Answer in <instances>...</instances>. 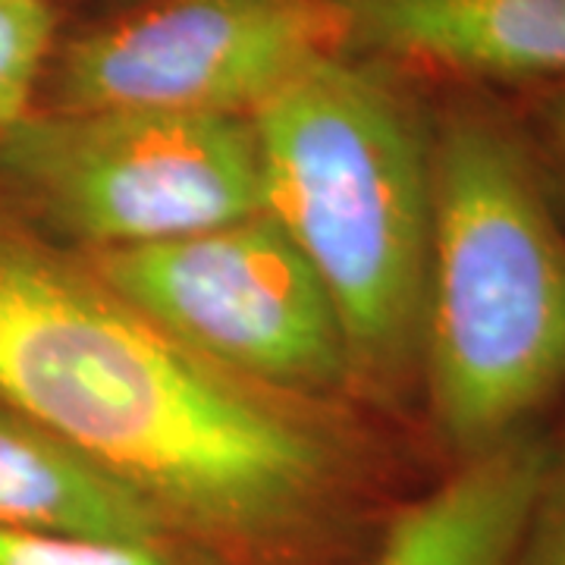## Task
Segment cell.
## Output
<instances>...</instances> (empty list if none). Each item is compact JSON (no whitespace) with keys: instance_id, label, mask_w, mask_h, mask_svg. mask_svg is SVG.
<instances>
[{"instance_id":"cell-1","label":"cell","mask_w":565,"mask_h":565,"mask_svg":"<svg viewBox=\"0 0 565 565\" xmlns=\"http://www.w3.org/2000/svg\"><path fill=\"white\" fill-rule=\"evenodd\" d=\"M0 408L76 446L221 565L308 550L352 481L345 446L305 399L202 359L7 211Z\"/></svg>"},{"instance_id":"cell-2","label":"cell","mask_w":565,"mask_h":565,"mask_svg":"<svg viewBox=\"0 0 565 565\" xmlns=\"http://www.w3.org/2000/svg\"><path fill=\"white\" fill-rule=\"evenodd\" d=\"M422 377L459 462L525 434L565 386V226L525 136L481 102L430 129Z\"/></svg>"},{"instance_id":"cell-3","label":"cell","mask_w":565,"mask_h":565,"mask_svg":"<svg viewBox=\"0 0 565 565\" xmlns=\"http://www.w3.org/2000/svg\"><path fill=\"white\" fill-rule=\"evenodd\" d=\"M262 214L280 226L343 323L352 384L422 374L430 255V129L384 70L345 54L252 110Z\"/></svg>"},{"instance_id":"cell-4","label":"cell","mask_w":565,"mask_h":565,"mask_svg":"<svg viewBox=\"0 0 565 565\" xmlns=\"http://www.w3.org/2000/svg\"><path fill=\"white\" fill-rule=\"evenodd\" d=\"M0 177L88 252L167 243L262 211L248 117L41 110L0 136Z\"/></svg>"},{"instance_id":"cell-5","label":"cell","mask_w":565,"mask_h":565,"mask_svg":"<svg viewBox=\"0 0 565 565\" xmlns=\"http://www.w3.org/2000/svg\"><path fill=\"white\" fill-rule=\"evenodd\" d=\"M82 258L145 318L248 384L305 403L352 384L337 308L299 248L262 211L167 243Z\"/></svg>"},{"instance_id":"cell-6","label":"cell","mask_w":565,"mask_h":565,"mask_svg":"<svg viewBox=\"0 0 565 565\" xmlns=\"http://www.w3.org/2000/svg\"><path fill=\"white\" fill-rule=\"evenodd\" d=\"M337 0H151L73 39L54 61V110L252 117L323 57L345 54Z\"/></svg>"},{"instance_id":"cell-7","label":"cell","mask_w":565,"mask_h":565,"mask_svg":"<svg viewBox=\"0 0 565 565\" xmlns=\"http://www.w3.org/2000/svg\"><path fill=\"white\" fill-rule=\"evenodd\" d=\"M349 47L459 79L565 82V0H337Z\"/></svg>"},{"instance_id":"cell-8","label":"cell","mask_w":565,"mask_h":565,"mask_svg":"<svg viewBox=\"0 0 565 565\" xmlns=\"http://www.w3.org/2000/svg\"><path fill=\"white\" fill-rule=\"evenodd\" d=\"M546 452L519 434L403 505L364 565H519Z\"/></svg>"},{"instance_id":"cell-9","label":"cell","mask_w":565,"mask_h":565,"mask_svg":"<svg viewBox=\"0 0 565 565\" xmlns=\"http://www.w3.org/2000/svg\"><path fill=\"white\" fill-rule=\"evenodd\" d=\"M0 531L180 541L132 487L10 408H0Z\"/></svg>"},{"instance_id":"cell-10","label":"cell","mask_w":565,"mask_h":565,"mask_svg":"<svg viewBox=\"0 0 565 565\" xmlns=\"http://www.w3.org/2000/svg\"><path fill=\"white\" fill-rule=\"evenodd\" d=\"M54 44V13L44 0H0V136L32 114Z\"/></svg>"},{"instance_id":"cell-11","label":"cell","mask_w":565,"mask_h":565,"mask_svg":"<svg viewBox=\"0 0 565 565\" xmlns=\"http://www.w3.org/2000/svg\"><path fill=\"white\" fill-rule=\"evenodd\" d=\"M0 565H221L185 541H92L0 531Z\"/></svg>"},{"instance_id":"cell-12","label":"cell","mask_w":565,"mask_h":565,"mask_svg":"<svg viewBox=\"0 0 565 565\" xmlns=\"http://www.w3.org/2000/svg\"><path fill=\"white\" fill-rule=\"evenodd\" d=\"M519 565H565V440L546 452V468Z\"/></svg>"},{"instance_id":"cell-13","label":"cell","mask_w":565,"mask_h":565,"mask_svg":"<svg viewBox=\"0 0 565 565\" xmlns=\"http://www.w3.org/2000/svg\"><path fill=\"white\" fill-rule=\"evenodd\" d=\"M541 120H544V132L546 141H550V151H553V161H556L565 180V82H559L544 98Z\"/></svg>"}]
</instances>
